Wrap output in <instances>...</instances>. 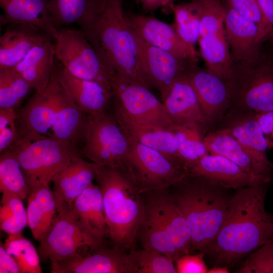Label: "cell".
Wrapping results in <instances>:
<instances>
[{
  "mask_svg": "<svg viewBox=\"0 0 273 273\" xmlns=\"http://www.w3.org/2000/svg\"><path fill=\"white\" fill-rule=\"evenodd\" d=\"M185 74L210 129L220 122L229 109L230 96L227 81L197 65H189Z\"/></svg>",
  "mask_w": 273,
  "mask_h": 273,
  "instance_id": "cell-15",
  "label": "cell"
},
{
  "mask_svg": "<svg viewBox=\"0 0 273 273\" xmlns=\"http://www.w3.org/2000/svg\"><path fill=\"white\" fill-rule=\"evenodd\" d=\"M0 154L1 193L10 192L23 200L27 199L29 188L16 153L8 150Z\"/></svg>",
  "mask_w": 273,
  "mask_h": 273,
  "instance_id": "cell-34",
  "label": "cell"
},
{
  "mask_svg": "<svg viewBox=\"0 0 273 273\" xmlns=\"http://www.w3.org/2000/svg\"><path fill=\"white\" fill-rule=\"evenodd\" d=\"M0 207L1 230L8 234L22 233L28 225L26 209L22 199L10 192L2 193Z\"/></svg>",
  "mask_w": 273,
  "mask_h": 273,
  "instance_id": "cell-38",
  "label": "cell"
},
{
  "mask_svg": "<svg viewBox=\"0 0 273 273\" xmlns=\"http://www.w3.org/2000/svg\"><path fill=\"white\" fill-rule=\"evenodd\" d=\"M80 153L96 165L123 166L127 161L129 145L126 134L112 113L107 110L87 115Z\"/></svg>",
  "mask_w": 273,
  "mask_h": 273,
  "instance_id": "cell-7",
  "label": "cell"
},
{
  "mask_svg": "<svg viewBox=\"0 0 273 273\" xmlns=\"http://www.w3.org/2000/svg\"><path fill=\"white\" fill-rule=\"evenodd\" d=\"M51 273H136L129 254L102 247L86 254L51 263Z\"/></svg>",
  "mask_w": 273,
  "mask_h": 273,
  "instance_id": "cell-16",
  "label": "cell"
},
{
  "mask_svg": "<svg viewBox=\"0 0 273 273\" xmlns=\"http://www.w3.org/2000/svg\"><path fill=\"white\" fill-rule=\"evenodd\" d=\"M189 173L224 189H238L271 181L249 173L223 156L210 153L191 167Z\"/></svg>",
  "mask_w": 273,
  "mask_h": 273,
  "instance_id": "cell-20",
  "label": "cell"
},
{
  "mask_svg": "<svg viewBox=\"0 0 273 273\" xmlns=\"http://www.w3.org/2000/svg\"><path fill=\"white\" fill-rule=\"evenodd\" d=\"M3 244L6 251L16 260L21 273L42 272L38 251L22 233L8 234Z\"/></svg>",
  "mask_w": 273,
  "mask_h": 273,
  "instance_id": "cell-35",
  "label": "cell"
},
{
  "mask_svg": "<svg viewBox=\"0 0 273 273\" xmlns=\"http://www.w3.org/2000/svg\"><path fill=\"white\" fill-rule=\"evenodd\" d=\"M54 44L56 60L71 74L112 88L111 76L80 29L68 27L58 29Z\"/></svg>",
  "mask_w": 273,
  "mask_h": 273,
  "instance_id": "cell-9",
  "label": "cell"
},
{
  "mask_svg": "<svg viewBox=\"0 0 273 273\" xmlns=\"http://www.w3.org/2000/svg\"><path fill=\"white\" fill-rule=\"evenodd\" d=\"M17 113L13 109H0V153L9 150L17 137Z\"/></svg>",
  "mask_w": 273,
  "mask_h": 273,
  "instance_id": "cell-43",
  "label": "cell"
},
{
  "mask_svg": "<svg viewBox=\"0 0 273 273\" xmlns=\"http://www.w3.org/2000/svg\"><path fill=\"white\" fill-rule=\"evenodd\" d=\"M229 272L228 268L224 266H214L208 270L207 273H228Z\"/></svg>",
  "mask_w": 273,
  "mask_h": 273,
  "instance_id": "cell-49",
  "label": "cell"
},
{
  "mask_svg": "<svg viewBox=\"0 0 273 273\" xmlns=\"http://www.w3.org/2000/svg\"><path fill=\"white\" fill-rule=\"evenodd\" d=\"M256 117L266 140L268 149L273 148V111L256 113Z\"/></svg>",
  "mask_w": 273,
  "mask_h": 273,
  "instance_id": "cell-45",
  "label": "cell"
},
{
  "mask_svg": "<svg viewBox=\"0 0 273 273\" xmlns=\"http://www.w3.org/2000/svg\"><path fill=\"white\" fill-rule=\"evenodd\" d=\"M0 273H21L15 258L6 250L3 243H0Z\"/></svg>",
  "mask_w": 273,
  "mask_h": 273,
  "instance_id": "cell-46",
  "label": "cell"
},
{
  "mask_svg": "<svg viewBox=\"0 0 273 273\" xmlns=\"http://www.w3.org/2000/svg\"><path fill=\"white\" fill-rule=\"evenodd\" d=\"M125 13L130 27L143 39L192 65L188 49L173 24H168L152 16Z\"/></svg>",
  "mask_w": 273,
  "mask_h": 273,
  "instance_id": "cell-23",
  "label": "cell"
},
{
  "mask_svg": "<svg viewBox=\"0 0 273 273\" xmlns=\"http://www.w3.org/2000/svg\"><path fill=\"white\" fill-rule=\"evenodd\" d=\"M224 28L233 63L249 61L259 52L265 36L259 26L225 4Z\"/></svg>",
  "mask_w": 273,
  "mask_h": 273,
  "instance_id": "cell-19",
  "label": "cell"
},
{
  "mask_svg": "<svg viewBox=\"0 0 273 273\" xmlns=\"http://www.w3.org/2000/svg\"><path fill=\"white\" fill-rule=\"evenodd\" d=\"M270 182L237 189L222 224L204 253L218 265H230L273 237V215L265 209Z\"/></svg>",
  "mask_w": 273,
  "mask_h": 273,
  "instance_id": "cell-1",
  "label": "cell"
},
{
  "mask_svg": "<svg viewBox=\"0 0 273 273\" xmlns=\"http://www.w3.org/2000/svg\"><path fill=\"white\" fill-rule=\"evenodd\" d=\"M257 1L265 21L273 28V0H257Z\"/></svg>",
  "mask_w": 273,
  "mask_h": 273,
  "instance_id": "cell-47",
  "label": "cell"
},
{
  "mask_svg": "<svg viewBox=\"0 0 273 273\" xmlns=\"http://www.w3.org/2000/svg\"><path fill=\"white\" fill-rule=\"evenodd\" d=\"M162 100L175 125L196 130L204 136L210 130L195 90L185 74L174 82Z\"/></svg>",
  "mask_w": 273,
  "mask_h": 273,
  "instance_id": "cell-18",
  "label": "cell"
},
{
  "mask_svg": "<svg viewBox=\"0 0 273 273\" xmlns=\"http://www.w3.org/2000/svg\"><path fill=\"white\" fill-rule=\"evenodd\" d=\"M198 42L206 68L227 81L233 62L225 31L200 37Z\"/></svg>",
  "mask_w": 273,
  "mask_h": 273,
  "instance_id": "cell-33",
  "label": "cell"
},
{
  "mask_svg": "<svg viewBox=\"0 0 273 273\" xmlns=\"http://www.w3.org/2000/svg\"><path fill=\"white\" fill-rule=\"evenodd\" d=\"M125 134L129 152L124 167L144 192L173 186L189 173L161 152Z\"/></svg>",
  "mask_w": 273,
  "mask_h": 273,
  "instance_id": "cell-8",
  "label": "cell"
},
{
  "mask_svg": "<svg viewBox=\"0 0 273 273\" xmlns=\"http://www.w3.org/2000/svg\"><path fill=\"white\" fill-rule=\"evenodd\" d=\"M129 254L136 273H175L173 260L160 252L152 249L130 250Z\"/></svg>",
  "mask_w": 273,
  "mask_h": 273,
  "instance_id": "cell-39",
  "label": "cell"
},
{
  "mask_svg": "<svg viewBox=\"0 0 273 273\" xmlns=\"http://www.w3.org/2000/svg\"><path fill=\"white\" fill-rule=\"evenodd\" d=\"M52 40L50 37H47L13 68L35 91L44 90L57 69L54 44Z\"/></svg>",
  "mask_w": 273,
  "mask_h": 273,
  "instance_id": "cell-26",
  "label": "cell"
},
{
  "mask_svg": "<svg viewBox=\"0 0 273 273\" xmlns=\"http://www.w3.org/2000/svg\"><path fill=\"white\" fill-rule=\"evenodd\" d=\"M50 0H0L3 14L0 15L1 26L23 23L37 26L53 39L58 35L48 8Z\"/></svg>",
  "mask_w": 273,
  "mask_h": 273,
  "instance_id": "cell-27",
  "label": "cell"
},
{
  "mask_svg": "<svg viewBox=\"0 0 273 273\" xmlns=\"http://www.w3.org/2000/svg\"><path fill=\"white\" fill-rule=\"evenodd\" d=\"M198 1L200 9V37L215 35L225 31V4L222 0Z\"/></svg>",
  "mask_w": 273,
  "mask_h": 273,
  "instance_id": "cell-40",
  "label": "cell"
},
{
  "mask_svg": "<svg viewBox=\"0 0 273 273\" xmlns=\"http://www.w3.org/2000/svg\"><path fill=\"white\" fill-rule=\"evenodd\" d=\"M56 70L46 89L40 92L35 91L26 104L16 112V140L32 141L51 136L52 126L63 88L57 78Z\"/></svg>",
  "mask_w": 273,
  "mask_h": 273,
  "instance_id": "cell-11",
  "label": "cell"
},
{
  "mask_svg": "<svg viewBox=\"0 0 273 273\" xmlns=\"http://www.w3.org/2000/svg\"><path fill=\"white\" fill-rule=\"evenodd\" d=\"M239 273H273V237L252 252Z\"/></svg>",
  "mask_w": 273,
  "mask_h": 273,
  "instance_id": "cell-41",
  "label": "cell"
},
{
  "mask_svg": "<svg viewBox=\"0 0 273 273\" xmlns=\"http://www.w3.org/2000/svg\"><path fill=\"white\" fill-rule=\"evenodd\" d=\"M173 13L175 28L187 47L192 65L198 61L195 46L200 37V5L198 0L187 3L171 4L168 9Z\"/></svg>",
  "mask_w": 273,
  "mask_h": 273,
  "instance_id": "cell-32",
  "label": "cell"
},
{
  "mask_svg": "<svg viewBox=\"0 0 273 273\" xmlns=\"http://www.w3.org/2000/svg\"><path fill=\"white\" fill-rule=\"evenodd\" d=\"M227 3L240 14L257 24L265 36H269L273 31V28L264 18L257 0H227Z\"/></svg>",
  "mask_w": 273,
  "mask_h": 273,
  "instance_id": "cell-42",
  "label": "cell"
},
{
  "mask_svg": "<svg viewBox=\"0 0 273 273\" xmlns=\"http://www.w3.org/2000/svg\"><path fill=\"white\" fill-rule=\"evenodd\" d=\"M219 124L242 145L262 173L271 176L273 163L267 158V143L256 113L227 111Z\"/></svg>",
  "mask_w": 273,
  "mask_h": 273,
  "instance_id": "cell-17",
  "label": "cell"
},
{
  "mask_svg": "<svg viewBox=\"0 0 273 273\" xmlns=\"http://www.w3.org/2000/svg\"><path fill=\"white\" fill-rule=\"evenodd\" d=\"M56 76L80 109L86 115L106 111L114 97L112 88L98 82L76 77L62 65Z\"/></svg>",
  "mask_w": 273,
  "mask_h": 273,
  "instance_id": "cell-24",
  "label": "cell"
},
{
  "mask_svg": "<svg viewBox=\"0 0 273 273\" xmlns=\"http://www.w3.org/2000/svg\"><path fill=\"white\" fill-rule=\"evenodd\" d=\"M82 31L111 77L149 88L141 71L138 44L124 11L123 0H107L93 23Z\"/></svg>",
  "mask_w": 273,
  "mask_h": 273,
  "instance_id": "cell-2",
  "label": "cell"
},
{
  "mask_svg": "<svg viewBox=\"0 0 273 273\" xmlns=\"http://www.w3.org/2000/svg\"><path fill=\"white\" fill-rule=\"evenodd\" d=\"M177 144L179 154L188 171L204 156L209 154L204 137L198 131L174 125L171 130Z\"/></svg>",
  "mask_w": 273,
  "mask_h": 273,
  "instance_id": "cell-37",
  "label": "cell"
},
{
  "mask_svg": "<svg viewBox=\"0 0 273 273\" xmlns=\"http://www.w3.org/2000/svg\"><path fill=\"white\" fill-rule=\"evenodd\" d=\"M204 142L210 154L229 159L255 176L271 179V176L262 173L250 155L226 129L219 128L209 131L204 137Z\"/></svg>",
  "mask_w": 273,
  "mask_h": 273,
  "instance_id": "cell-31",
  "label": "cell"
},
{
  "mask_svg": "<svg viewBox=\"0 0 273 273\" xmlns=\"http://www.w3.org/2000/svg\"><path fill=\"white\" fill-rule=\"evenodd\" d=\"M106 2L107 0H50L48 8L57 30L77 24L83 31L93 23Z\"/></svg>",
  "mask_w": 273,
  "mask_h": 273,
  "instance_id": "cell-28",
  "label": "cell"
},
{
  "mask_svg": "<svg viewBox=\"0 0 273 273\" xmlns=\"http://www.w3.org/2000/svg\"><path fill=\"white\" fill-rule=\"evenodd\" d=\"M9 150L16 153L29 190L51 184L72 159L81 155L76 146L51 136L17 140Z\"/></svg>",
  "mask_w": 273,
  "mask_h": 273,
  "instance_id": "cell-6",
  "label": "cell"
},
{
  "mask_svg": "<svg viewBox=\"0 0 273 273\" xmlns=\"http://www.w3.org/2000/svg\"><path fill=\"white\" fill-rule=\"evenodd\" d=\"M48 37L45 31L34 25H6L0 37V68H14L33 48Z\"/></svg>",
  "mask_w": 273,
  "mask_h": 273,
  "instance_id": "cell-25",
  "label": "cell"
},
{
  "mask_svg": "<svg viewBox=\"0 0 273 273\" xmlns=\"http://www.w3.org/2000/svg\"><path fill=\"white\" fill-rule=\"evenodd\" d=\"M112 114L124 133L143 145L161 152L188 171L179 154L176 140L172 131L138 122L115 99Z\"/></svg>",
  "mask_w": 273,
  "mask_h": 273,
  "instance_id": "cell-22",
  "label": "cell"
},
{
  "mask_svg": "<svg viewBox=\"0 0 273 273\" xmlns=\"http://www.w3.org/2000/svg\"><path fill=\"white\" fill-rule=\"evenodd\" d=\"M166 189L146 191L143 219L167 233L180 256L192 251V237L187 221L178 206L173 195Z\"/></svg>",
  "mask_w": 273,
  "mask_h": 273,
  "instance_id": "cell-13",
  "label": "cell"
},
{
  "mask_svg": "<svg viewBox=\"0 0 273 273\" xmlns=\"http://www.w3.org/2000/svg\"><path fill=\"white\" fill-rule=\"evenodd\" d=\"M27 200L28 226L34 239L39 243L47 235L58 215L50 184L30 189Z\"/></svg>",
  "mask_w": 273,
  "mask_h": 273,
  "instance_id": "cell-29",
  "label": "cell"
},
{
  "mask_svg": "<svg viewBox=\"0 0 273 273\" xmlns=\"http://www.w3.org/2000/svg\"><path fill=\"white\" fill-rule=\"evenodd\" d=\"M96 180L103 197L105 219L114 247L134 248L145 211L144 192L123 166L97 165Z\"/></svg>",
  "mask_w": 273,
  "mask_h": 273,
  "instance_id": "cell-3",
  "label": "cell"
},
{
  "mask_svg": "<svg viewBox=\"0 0 273 273\" xmlns=\"http://www.w3.org/2000/svg\"><path fill=\"white\" fill-rule=\"evenodd\" d=\"M97 174V165L77 156L54 177L53 191L59 212H67Z\"/></svg>",
  "mask_w": 273,
  "mask_h": 273,
  "instance_id": "cell-21",
  "label": "cell"
},
{
  "mask_svg": "<svg viewBox=\"0 0 273 273\" xmlns=\"http://www.w3.org/2000/svg\"><path fill=\"white\" fill-rule=\"evenodd\" d=\"M113 98L133 120L141 124L171 130L174 124L163 104L149 88L112 76Z\"/></svg>",
  "mask_w": 273,
  "mask_h": 273,
  "instance_id": "cell-12",
  "label": "cell"
},
{
  "mask_svg": "<svg viewBox=\"0 0 273 273\" xmlns=\"http://www.w3.org/2000/svg\"><path fill=\"white\" fill-rule=\"evenodd\" d=\"M204 252L196 255L185 254L176 260L177 273H207L208 269L204 261Z\"/></svg>",
  "mask_w": 273,
  "mask_h": 273,
  "instance_id": "cell-44",
  "label": "cell"
},
{
  "mask_svg": "<svg viewBox=\"0 0 273 273\" xmlns=\"http://www.w3.org/2000/svg\"><path fill=\"white\" fill-rule=\"evenodd\" d=\"M141 4L143 12H152L163 7L166 0H136Z\"/></svg>",
  "mask_w": 273,
  "mask_h": 273,
  "instance_id": "cell-48",
  "label": "cell"
},
{
  "mask_svg": "<svg viewBox=\"0 0 273 273\" xmlns=\"http://www.w3.org/2000/svg\"><path fill=\"white\" fill-rule=\"evenodd\" d=\"M103 247V240L90 233L68 211L58 213L50 230L39 242L40 258L51 262L83 255L82 249L90 252Z\"/></svg>",
  "mask_w": 273,
  "mask_h": 273,
  "instance_id": "cell-10",
  "label": "cell"
},
{
  "mask_svg": "<svg viewBox=\"0 0 273 273\" xmlns=\"http://www.w3.org/2000/svg\"><path fill=\"white\" fill-rule=\"evenodd\" d=\"M227 83L228 111L255 113L273 111V51L263 42L253 59L233 63Z\"/></svg>",
  "mask_w": 273,
  "mask_h": 273,
  "instance_id": "cell-5",
  "label": "cell"
},
{
  "mask_svg": "<svg viewBox=\"0 0 273 273\" xmlns=\"http://www.w3.org/2000/svg\"><path fill=\"white\" fill-rule=\"evenodd\" d=\"M175 0H166L163 8L168 9L169 7L173 3Z\"/></svg>",
  "mask_w": 273,
  "mask_h": 273,
  "instance_id": "cell-50",
  "label": "cell"
},
{
  "mask_svg": "<svg viewBox=\"0 0 273 273\" xmlns=\"http://www.w3.org/2000/svg\"><path fill=\"white\" fill-rule=\"evenodd\" d=\"M94 236L103 240L109 235L99 186L92 183L75 199L68 211Z\"/></svg>",
  "mask_w": 273,
  "mask_h": 273,
  "instance_id": "cell-30",
  "label": "cell"
},
{
  "mask_svg": "<svg viewBox=\"0 0 273 273\" xmlns=\"http://www.w3.org/2000/svg\"><path fill=\"white\" fill-rule=\"evenodd\" d=\"M134 33L144 79L149 88L156 89L162 99L174 82L185 74L187 67L191 64L187 60L179 59L148 43Z\"/></svg>",
  "mask_w": 273,
  "mask_h": 273,
  "instance_id": "cell-14",
  "label": "cell"
},
{
  "mask_svg": "<svg viewBox=\"0 0 273 273\" xmlns=\"http://www.w3.org/2000/svg\"><path fill=\"white\" fill-rule=\"evenodd\" d=\"M31 89L13 68H0V109L16 110Z\"/></svg>",
  "mask_w": 273,
  "mask_h": 273,
  "instance_id": "cell-36",
  "label": "cell"
},
{
  "mask_svg": "<svg viewBox=\"0 0 273 273\" xmlns=\"http://www.w3.org/2000/svg\"><path fill=\"white\" fill-rule=\"evenodd\" d=\"M173 187L174 197L191 232L192 250L204 253L222 224L231 198L224 189L190 173Z\"/></svg>",
  "mask_w": 273,
  "mask_h": 273,
  "instance_id": "cell-4",
  "label": "cell"
}]
</instances>
